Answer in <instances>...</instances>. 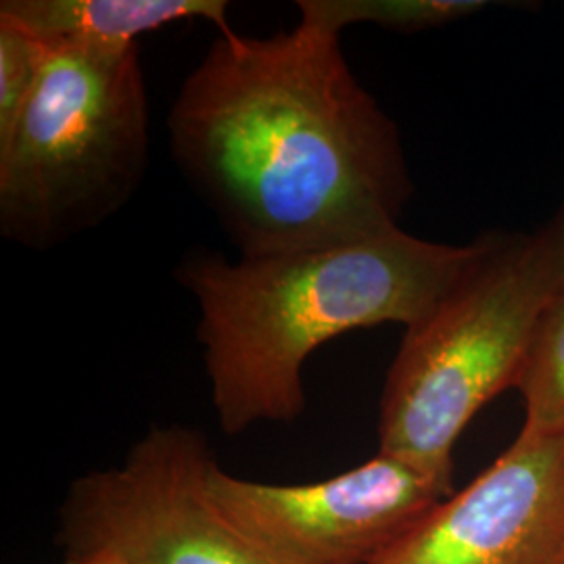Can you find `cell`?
<instances>
[{"instance_id":"5","label":"cell","mask_w":564,"mask_h":564,"mask_svg":"<svg viewBox=\"0 0 564 564\" xmlns=\"http://www.w3.org/2000/svg\"><path fill=\"white\" fill-rule=\"evenodd\" d=\"M216 464L199 431L151 429L123 463L72 484L63 505L69 554L105 550L126 564H268L212 502Z\"/></svg>"},{"instance_id":"12","label":"cell","mask_w":564,"mask_h":564,"mask_svg":"<svg viewBox=\"0 0 564 564\" xmlns=\"http://www.w3.org/2000/svg\"><path fill=\"white\" fill-rule=\"evenodd\" d=\"M527 258L545 291L556 297L564 293V203L563 207L527 237Z\"/></svg>"},{"instance_id":"10","label":"cell","mask_w":564,"mask_h":564,"mask_svg":"<svg viewBox=\"0 0 564 564\" xmlns=\"http://www.w3.org/2000/svg\"><path fill=\"white\" fill-rule=\"evenodd\" d=\"M517 389L523 395L524 431H564V293L538 318Z\"/></svg>"},{"instance_id":"2","label":"cell","mask_w":564,"mask_h":564,"mask_svg":"<svg viewBox=\"0 0 564 564\" xmlns=\"http://www.w3.org/2000/svg\"><path fill=\"white\" fill-rule=\"evenodd\" d=\"M481 247L484 235L449 245L398 226L268 256L184 258L176 281L199 307L197 339L220 429L239 435L295 421L305 410L303 366L323 345L381 324L421 323Z\"/></svg>"},{"instance_id":"9","label":"cell","mask_w":564,"mask_h":564,"mask_svg":"<svg viewBox=\"0 0 564 564\" xmlns=\"http://www.w3.org/2000/svg\"><path fill=\"white\" fill-rule=\"evenodd\" d=\"M489 7L481 0H300V21L343 34L351 25L391 32H423L470 18Z\"/></svg>"},{"instance_id":"3","label":"cell","mask_w":564,"mask_h":564,"mask_svg":"<svg viewBox=\"0 0 564 564\" xmlns=\"http://www.w3.org/2000/svg\"><path fill=\"white\" fill-rule=\"evenodd\" d=\"M149 130L139 46L51 48L32 99L0 141L2 239L48 251L111 220L147 176Z\"/></svg>"},{"instance_id":"11","label":"cell","mask_w":564,"mask_h":564,"mask_svg":"<svg viewBox=\"0 0 564 564\" xmlns=\"http://www.w3.org/2000/svg\"><path fill=\"white\" fill-rule=\"evenodd\" d=\"M51 48L15 21L0 18V141L11 134L42 78Z\"/></svg>"},{"instance_id":"8","label":"cell","mask_w":564,"mask_h":564,"mask_svg":"<svg viewBox=\"0 0 564 564\" xmlns=\"http://www.w3.org/2000/svg\"><path fill=\"white\" fill-rule=\"evenodd\" d=\"M224 0H2L0 18L15 21L51 48L123 51L144 34L181 21L235 30Z\"/></svg>"},{"instance_id":"4","label":"cell","mask_w":564,"mask_h":564,"mask_svg":"<svg viewBox=\"0 0 564 564\" xmlns=\"http://www.w3.org/2000/svg\"><path fill=\"white\" fill-rule=\"evenodd\" d=\"M550 300L527 237L485 232L463 276L403 333L379 403V452L454 491V447L487 403L517 389Z\"/></svg>"},{"instance_id":"1","label":"cell","mask_w":564,"mask_h":564,"mask_svg":"<svg viewBox=\"0 0 564 564\" xmlns=\"http://www.w3.org/2000/svg\"><path fill=\"white\" fill-rule=\"evenodd\" d=\"M167 134L239 256L381 235L414 193L398 126L351 72L341 34L305 21L218 34L182 82Z\"/></svg>"},{"instance_id":"6","label":"cell","mask_w":564,"mask_h":564,"mask_svg":"<svg viewBox=\"0 0 564 564\" xmlns=\"http://www.w3.org/2000/svg\"><path fill=\"white\" fill-rule=\"evenodd\" d=\"M207 489L224 521L268 564H372L454 494L381 452L312 484L251 481L216 464Z\"/></svg>"},{"instance_id":"7","label":"cell","mask_w":564,"mask_h":564,"mask_svg":"<svg viewBox=\"0 0 564 564\" xmlns=\"http://www.w3.org/2000/svg\"><path fill=\"white\" fill-rule=\"evenodd\" d=\"M372 564H564V431L521 429Z\"/></svg>"},{"instance_id":"13","label":"cell","mask_w":564,"mask_h":564,"mask_svg":"<svg viewBox=\"0 0 564 564\" xmlns=\"http://www.w3.org/2000/svg\"><path fill=\"white\" fill-rule=\"evenodd\" d=\"M63 564H126L118 554L105 552V550H95V552H84V554H69V558Z\"/></svg>"}]
</instances>
